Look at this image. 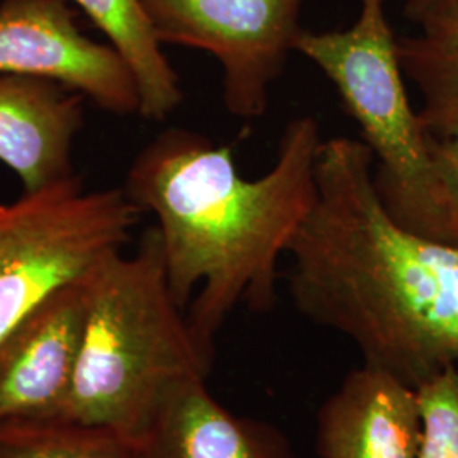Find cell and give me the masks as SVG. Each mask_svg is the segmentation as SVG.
<instances>
[{
    "label": "cell",
    "instance_id": "1",
    "mask_svg": "<svg viewBox=\"0 0 458 458\" xmlns=\"http://www.w3.org/2000/svg\"><path fill=\"white\" fill-rule=\"evenodd\" d=\"M295 310L350 340L365 365L418 389L458 367V246L394 221L360 140H325L316 199L287 248Z\"/></svg>",
    "mask_w": 458,
    "mask_h": 458
},
{
    "label": "cell",
    "instance_id": "2",
    "mask_svg": "<svg viewBox=\"0 0 458 458\" xmlns=\"http://www.w3.org/2000/svg\"><path fill=\"white\" fill-rule=\"evenodd\" d=\"M323 141L318 119L297 115L274 166L253 181L240 175L233 145L182 128L134 157L123 191L155 214L170 289L206 348L238 306H276L278 263L311 211Z\"/></svg>",
    "mask_w": 458,
    "mask_h": 458
},
{
    "label": "cell",
    "instance_id": "3",
    "mask_svg": "<svg viewBox=\"0 0 458 458\" xmlns=\"http://www.w3.org/2000/svg\"><path fill=\"white\" fill-rule=\"evenodd\" d=\"M211 359L170 289L160 233L151 226L134 253L114 251L89 274L81 359L58 418L134 443L175 386L208 378Z\"/></svg>",
    "mask_w": 458,
    "mask_h": 458
},
{
    "label": "cell",
    "instance_id": "4",
    "mask_svg": "<svg viewBox=\"0 0 458 458\" xmlns=\"http://www.w3.org/2000/svg\"><path fill=\"white\" fill-rule=\"evenodd\" d=\"M344 31H302L295 53L318 66L360 126L374 155V183L394 221L411 233L458 246V225L431 158V136L411 107L386 0H360Z\"/></svg>",
    "mask_w": 458,
    "mask_h": 458
},
{
    "label": "cell",
    "instance_id": "5",
    "mask_svg": "<svg viewBox=\"0 0 458 458\" xmlns=\"http://www.w3.org/2000/svg\"><path fill=\"white\" fill-rule=\"evenodd\" d=\"M141 211L81 177L0 204V342L47 297L123 250Z\"/></svg>",
    "mask_w": 458,
    "mask_h": 458
},
{
    "label": "cell",
    "instance_id": "6",
    "mask_svg": "<svg viewBox=\"0 0 458 458\" xmlns=\"http://www.w3.org/2000/svg\"><path fill=\"white\" fill-rule=\"evenodd\" d=\"M306 0H141L162 45L200 49L223 68V100L240 119L267 113L295 53Z\"/></svg>",
    "mask_w": 458,
    "mask_h": 458
},
{
    "label": "cell",
    "instance_id": "7",
    "mask_svg": "<svg viewBox=\"0 0 458 458\" xmlns=\"http://www.w3.org/2000/svg\"><path fill=\"white\" fill-rule=\"evenodd\" d=\"M0 75L60 83L115 115H140L131 68L79 30L70 0H0Z\"/></svg>",
    "mask_w": 458,
    "mask_h": 458
},
{
    "label": "cell",
    "instance_id": "8",
    "mask_svg": "<svg viewBox=\"0 0 458 458\" xmlns=\"http://www.w3.org/2000/svg\"><path fill=\"white\" fill-rule=\"evenodd\" d=\"M89 274L47 297L0 342V421L62 414L82 350Z\"/></svg>",
    "mask_w": 458,
    "mask_h": 458
},
{
    "label": "cell",
    "instance_id": "9",
    "mask_svg": "<svg viewBox=\"0 0 458 458\" xmlns=\"http://www.w3.org/2000/svg\"><path fill=\"white\" fill-rule=\"evenodd\" d=\"M423 420L410 384L361 365L327 395L316 418L319 458H418Z\"/></svg>",
    "mask_w": 458,
    "mask_h": 458
},
{
    "label": "cell",
    "instance_id": "10",
    "mask_svg": "<svg viewBox=\"0 0 458 458\" xmlns=\"http://www.w3.org/2000/svg\"><path fill=\"white\" fill-rule=\"evenodd\" d=\"M83 98L45 79L0 75V162L24 192L77 177L72 155L83 128Z\"/></svg>",
    "mask_w": 458,
    "mask_h": 458
},
{
    "label": "cell",
    "instance_id": "11",
    "mask_svg": "<svg viewBox=\"0 0 458 458\" xmlns=\"http://www.w3.org/2000/svg\"><path fill=\"white\" fill-rule=\"evenodd\" d=\"M134 445L140 458H299L277 426L225 408L206 377L175 386Z\"/></svg>",
    "mask_w": 458,
    "mask_h": 458
},
{
    "label": "cell",
    "instance_id": "12",
    "mask_svg": "<svg viewBox=\"0 0 458 458\" xmlns=\"http://www.w3.org/2000/svg\"><path fill=\"white\" fill-rule=\"evenodd\" d=\"M107 36L131 68L141 98L140 115L165 121L183 100L181 79L170 65L141 0H70Z\"/></svg>",
    "mask_w": 458,
    "mask_h": 458
},
{
    "label": "cell",
    "instance_id": "13",
    "mask_svg": "<svg viewBox=\"0 0 458 458\" xmlns=\"http://www.w3.org/2000/svg\"><path fill=\"white\" fill-rule=\"evenodd\" d=\"M0 458H140L111 429L64 418L0 421Z\"/></svg>",
    "mask_w": 458,
    "mask_h": 458
},
{
    "label": "cell",
    "instance_id": "14",
    "mask_svg": "<svg viewBox=\"0 0 458 458\" xmlns=\"http://www.w3.org/2000/svg\"><path fill=\"white\" fill-rule=\"evenodd\" d=\"M397 56L423 100L418 117L425 131L433 140L458 136V47L438 45L423 34L403 36Z\"/></svg>",
    "mask_w": 458,
    "mask_h": 458
},
{
    "label": "cell",
    "instance_id": "15",
    "mask_svg": "<svg viewBox=\"0 0 458 458\" xmlns=\"http://www.w3.org/2000/svg\"><path fill=\"white\" fill-rule=\"evenodd\" d=\"M423 433L418 458H458V367H448L418 389Z\"/></svg>",
    "mask_w": 458,
    "mask_h": 458
},
{
    "label": "cell",
    "instance_id": "16",
    "mask_svg": "<svg viewBox=\"0 0 458 458\" xmlns=\"http://www.w3.org/2000/svg\"><path fill=\"white\" fill-rule=\"evenodd\" d=\"M431 158L446 206L458 225V136L446 140L431 138Z\"/></svg>",
    "mask_w": 458,
    "mask_h": 458
},
{
    "label": "cell",
    "instance_id": "17",
    "mask_svg": "<svg viewBox=\"0 0 458 458\" xmlns=\"http://www.w3.org/2000/svg\"><path fill=\"white\" fill-rule=\"evenodd\" d=\"M420 28L423 36L438 45L458 47V7L428 19Z\"/></svg>",
    "mask_w": 458,
    "mask_h": 458
},
{
    "label": "cell",
    "instance_id": "18",
    "mask_svg": "<svg viewBox=\"0 0 458 458\" xmlns=\"http://www.w3.org/2000/svg\"><path fill=\"white\" fill-rule=\"evenodd\" d=\"M458 0H406L404 2V16L406 19L421 26L428 19L440 16L443 13L457 9Z\"/></svg>",
    "mask_w": 458,
    "mask_h": 458
}]
</instances>
